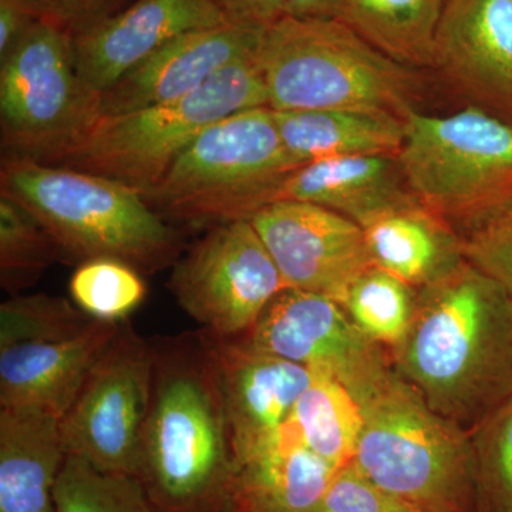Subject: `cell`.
<instances>
[{"label":"cell","mask_w":512,"mask_h":512,"mask_svg":"<svg viewBox=\"0 0 512 512\" xmlns=\"http://www.w3.org/2000/svg\"><path fill=\"white\" fill-rule=\"evenodd\" d=\"M393 369L431 410L473 431L512 399V296L464 259L417 289Z\"/></svg>","instance_id":"6da1fadb"},{"label":"cell","mask_w":512,"mask_h":512,"mask_svg":"<svg viewBox=\"0 0 512 512\" xmlns=\"http://www.w3.org/2000/svg\"><path fill=\"white\" fill-rule=\"evenodd\" d=\"M154 346L138 480L156 512H225L234 476L227 406L210 333Z\"/></svg>","instance_id":"7a4b0ae2"},{"label":"cell","mask_w":512,"mask_h":512,"mask_svg":"<svg viewBox=\"0 0 512 512\" xmlns=\"http://www.w3.org/2000/svg\"><path fill=\"white\" fill-rule=\"evenodd\" d=\"M0 194L20 202L49 229L66 261L117 259L156 274L181 256L183 238L144 195L103 175L3 156Z\"/></svg>","instance_id":"3957f363"},{"label":"cell","mask_w":512,"mask_h":512,"mask_svg":"<svg viewBox=\"0 0 512 512\" xmlns=\"http://www.w3.org/2000/svg\"><path fill=\"white\" fill-rule=\"evenodd\" d=\"M275 111L380 110L406 119L421 100V70L370 45L336 19H279L256 53Z\"/></svg>","instance_id":"277c9868"},{"label":"cell","mask_w":512,"mask_h":512,"mask_svg":"<svg viewBox=\"0 0 512 512\" xmlns=\"http://www.w3.org/2000/svg\"><path fill=\"white\" fill-rule=\"evenodd\" d=\"M355 464L416 512H481L468 431L434 412L393 372L365 402Z\"/></svg>","instance_id":"5b68a950"},{"label":"cell","mask_w":512,"mask_h":512,"mask_svg":"<svg viewBox=\"0 0 512 512\" xmlns=\"http://www.w3.org/2000/svg\"><path fill=\"white\" fill-rule=\"evenodd\" d=\"M299 167L282 143L275 111L255 107L208 127L144 198L161 217L185 224L251 221L279 200Z\"/></svg>","instance_id":"8992f818"},{"label":"cell","mask_w":512,"mask_h":512,"mask_svg":"<svg viewBox=\"0 0 512 512\" xmlns=\"http://www.w3.org/2000/svg\"><path fill=\"white\" fill-rule=\"evenodd\" d=\"M265 106L269 107L268 90L255 56L231 64L181 99L101 114L53 165L103 175L146 195L212 124Z\"/></svg>","instance_id":"52a82bcc"},{"label":"cell","mask_w":512,"mask_h":512,"mask_svg":"<svg viewBox=\"0 0 512 512\" xmlns=\"http://www.w3.org/2000/svg\"><path fill=\"white\" fill-rule=\"evenodd\" d=\"M399 153L413 197L460 237L512 197V123L467 104L407 114Z\"/></svg>","instance_id":"ba28073f"},{"label":"cell","mask_w":512,"mask_h":512,"mask_svg":"<svg viewBox=\"0 0 512 512\" xmlns=\"http://www.w3.org/2000/svg\"><path fill=\"white\" fill-rule=\"evenodd\" d=\"M100 97L77 73L72 33L52 20H37L0 60L6 156L56 164L99 119Z\"/></svg>","instance_id":"9c48e42d"},{"label":"cell","mask_w":512,"mask_h":512,"mask_svg":"<svg viewBox=\"0 0 512 512\" xmlns=\"http://www.w3.org/2000/svg\"><path fill=\"white\" fill-rule=\"evenodd\" d=\"M153 375L154 346L120 323L63 416L67 454L106 473L137 477Z\"/></svg>","instance_id":"30bf717a"},{"label":"cell","mask_w":512,"mask_h":512,"mask_svg":"<svg viewBox=\"0 0 512 512\" xmlns=\"http://www.w3.org/2000/svg\"><path fill=\"white\" fill-rule=\"evenodd\" d=\"M168 289L205 332L238 339L286 285L251 221H235L208 229L181 254Z\"/></svg>","instance_id":"8fae6325"},{"label":"cell","mask_w":512,"mask_h":512,"mask_svg":"<svg viewBox=\"0 0 512 512\" xmlns=\"http://www.w3.org/2000/svg\"><path fill=\"white\" fill-rule=\"evenodd\" d=\"M232 340L329 373L359 404L394 372L389 349L357 328L339 302L301 289L279 292L254 326Z\"/></svg>","instance_id":"7c38bea8"},{"label":"cell","mask_w":512,"mask_h":512,"mask_svg":"<svg viewBox=\"0 0 512 512\" xmlns=\"http://www.w3.org/2000/svg\"><path fill=\"white\" fill-rule=\"evenodd\" d=\"M251 224L286 288L342 303L353 282L373 266L362 227L319 205L275 201L256 212Z\"/></svg>","instance_id":"4fadbf2b"},{"label":"cell","mask_w":512,"mask_h":512,"mask_svg":"<svg viewBox=\"0 0 512 512\" xmlns=\"http://www.w3.org/2000/svg\"><path fill=\"white\" fill-rule=\"evenodd\" d=\"M431 70L471 106L512 123V0H447Z\"/></svg>","instance_id":"5bb4252c"},{"label":"cell","mask_w":512,"mask_h":512,"mask_svg":"<svg viewBox=\"0 0 512 512\" xmlns=\"http://www.w3.org/2000/svg\"><path fill=\"white\" fill-rule=\"evenodd\" d=\"M228 22L214 0H133L73 36L77 73L93 92L106 93L171 40Z\"/></svg>","instance_id":"9a60e30c"},{"label":"cell","mask_w":512,"mask_h":512,"mask_svg":"<svg viewBox=\"0 0 512 512\" xmlns=\"http://www.w3.org/2000/svg\"><path fill=\"white\" fill-rule=\"evenodd\" d=\"M264 32L228 22L171 40L101 94L100 116L188 96L231 64L255 57Z\"/></svg>","instance_id":"2e32d148"},{"label":"cell","mask_w":512,"mask_h":512,"mask_svg":"<svg viewBox=\"0 0 512 512\" xmlns=\"http://www.w3.org/2000/svg\"><path fill=\"white\" fill-rule=\"evenodd\" d=\"M212 339L235 466L288 427L293 407L312 383L315 369L256 352L237 340Z\"/></svg>","instance_id":"e0dca14e"},{"label":"cell","mask_w":512,"mask_h":512,"mask_svg":"<svg viewBox=\"0 0 512 512\" xmlns=\"http://www.w3.org/2000/svg\"><path fill=\"white\" fill-rule=\"evenodd\" d=\"M119 326L96 320L72 339L0 348V407L33 404L63 419Z\"/></svg>","instance_id":"ac0fdd59"},{"label":"cell","mask_w":512,"mask_h":512,"mask_svg":"<svg viewBox=\"0 0 512 512\" xmlns=\"http://www.w3.org/2000/svg\"><path fill=\"white\" fill-rule=\"evenodd\" d=\"M66 458L56 413L33 404L0 407V512H56Z\"/></svg>","instance_id":"d6986e66"},{"label":"cell","mask_w":512,"mask_h":512,"mask_svg":"<svg viewBox=\"0 0 512 512\" xmlns=\"http://www.w3.org/2000/svg\"><path fill=\"white\" fill-rule=\"evenodd\" d=\"M335 473L289 423L276 439L235 464L228 511L323 512Z\"/></svg>","instance_id":"ffe728a7"},{"label":"cell","mask_w":512,"mask_h":512,"mask_svg":"<svg viewBox=\"0 0 512 512\" xmlns=\"http://www.w3.org/2000/svg\"><path fill=\"white\" fill-rule=\"evenodd\" d=\"M279 200L319 205L363 227L416 198L407 187L399 154H366L302 165L289 175Z\"/></svg>","instance_id":"44dd1931"},{"label":"cell","mask_w":512,"mask_h":512,"mask_svg":"<svg viewBox=\"0 0 512 512\" xmlns=\"http://www.w3.org/2000/svg\"><path fill=\"white\" fill-rule=\"evenodd\" d=\"M362 229L373 265L416 289L464 261L460 235L417 200L382 212Z\"/></svg>","instance_id":"7402d4cb"},{"label":"cell","mask_w":512,"mask_h":512,"mask_svg":"<svg viewBox=\"0 0 512 512\" xmlns=\"http://www.w3.org/2000/svg\"><path fill=\"white\" fill-rule=\"evenodd\" d=\"M275 120L282 143L299 165L335 157L399 154L406 136L403 117L380 110L275 111Z\"/></svg>","instance_id":"603a6c76"},{"label":"cell","mask_w":512,"mask_h":512,"mask_svg":"<svg viewBox=\"0 0 512 512\" xmlns=\"http://www.w3.org/2000/svg\"><path fill=\"white\" fill-rule=\"evenodd\" d=\"M447 0H343V22L384 55L431 70L434 39Z\"/></svg>","instance_id":"cb8c5ba5"},{"label":"cell","mask_w":512,"mask_h":512,"mask_svg":"<svg viewBox=\"0 0 512 512\" xmlns=\"http://www.w3.org/2000/svg\"><path fill=\"white\" fill-rule=\"evenodd\" d=\"M289 423L302 443L336 470L355 458L363 426L362 409L329 373L315 370L312 383L293 407Z\"/></svg>","instance_id":"d4e9b609"},{"label":"cell","mask_w":512,"mask_h":512,"mask_svg":"<svg viewBox=\"0 0 512 512\" xmlns=\"http://www.w3.org/2000/svg\"><path fill=\"white\" fill-rule=\"evenodd\" d=\"M416 301V288L373 265L353 282L340 305L357 328L390 350L409 332Z\"/></svg>","instance_id":"484cf974"},{"label":"cell","mask_w":512,"mask_h":512,"mask_svg":"<svg viewBox=\"0 0 512 512\" xmlns=\"http://www.w3.org/2000/svg\"><path fill=\"white\" fill-rule=\"evenodd\" d=\"M62 259L49 229L20 202L0 194V285L10 296L32 288Z\"/></svg>","instance_id":"4316f807"},{"label":"cell","mask_w":512,"mask_h":512,"mask_svg":"<svg viewBox=\"0 0 512 512\" xmlns=\"http://www.w3.org/2000/svg\"><path fill=\"white\" fill-rule=\"evenodd\" d=\"M56 512H156L143 484L128 474L106 473L67 454L55 488Z\"/></svg>","instance_id":"83f0119b"},{"label":"cell","mask_w":512,"mask_h":512,"mask_svg":"<svg viewBox=\"0 0 512 512\" xmlns=\"http://www.w3.org/2000/svg\"><path fill=\"white\" fill-rule=\"evenodd\" d=\"M77 308L103 322L119 323L146 299L141 272L117 259L100 258L77 266L70 279Z\"/></svg>","instance_id":"f1b7e54d"},{"label":"cell","mask_w":512,"mask_h":512,"mask_svg":"<svg viewBox=\"0 0 512 512\" xmlns=\"http://www.w3.org/2000/svg\"><path fill=\"white\" fill-rule=\"evenodd\" d=\"M62 296L15 295L0 306V348L82 335L96 322Z\"/></svg>","instance_id":"f546056e"},{"label":"cell","mask_w":512,"mask_h":512,"mask_svg":"<svg viewBox=\"0 0 512 512\" xmlns=\"http://www.w3.org/2000/svg\"><path fill=\"white\" fill-rule=\"evenodd\" d=\"M481 512H512V399L470 431Z\"/></svg>","instance_id":"4dcf8cb0"},{"label":"cell","mask_w":512,"mask_h":512,"mask_svg":"<svg viewBox=\"0 0 512 512\" xmlns=\"http://www.w3.org/2000/svg\"><path fill=\"white\" fill-rule=\"evenodd\" d=\"M461 239L464 259L512 296V197Z\"/></svg>","instance_id":"1f68e13d"},{"label":"cell","mask_w":512,"mask_h":512,"mask_svg":"<svg viewBox=\"0 0 512 512\" xmlns=\"http://www.w3.org/2000/svg\"><path fill=\"white\" fill-rule=\"evenodd\" d=\"M323 512H416L366 477L355 461L336 470L323 503Z\"/></svg>","instance_id":"d6a6232c"},{"label":"cell","mask_w":512,"mask_h":512,"mask_svg":"<svg viewBox=\"0 0 512 512\" xmlns=\"http://www.w3.org/2000/svg\"><path fill=\"white\" fill-rule=\"evenodd\" d=\"M40 18L52 20L72 35L119 12L126 0H30Z\"/></svg>","instance_id":"836d02e7"},{"label":"cell","mask_w":512,"mask_h":512,"mask_svg":"<svg viewBox=\"0 0 512 512\" xmlns=\"http://www.w3.org/2000/svg\"><path fill=\"white\" fill-rule=\"evenodd\" d=\"M40 19L30 0H0V60L15 49Z\"/></svg>","instance_id":"e575fe53"},{"label":"cell","mask_w":512,"mask_h":512,"mask_svg":"<svg viewBox=\"0 0 512 512\" xmlns=\"http://www.w3.org/2000/svg\"><path fill=\"white\" fill-rule=\"evenodd\" d=\"M229 22L268 29L284 18L279 0H214Z\"/></svg>","instance_id":"d590c367"},{"label":"cell","mask_w":512,"mask_h":512,"mask_svg":"<svg viewBox=\"0 0 512 512\" xmlns=\"http://www.w3.org/2000/svg\"><path fill=\"white\" fill-rule=\"evenodd\" d=\"M286 18L343 20V0H279Z\"/></svg>","instance_id":"8d00e7d4"}]
</instances>
